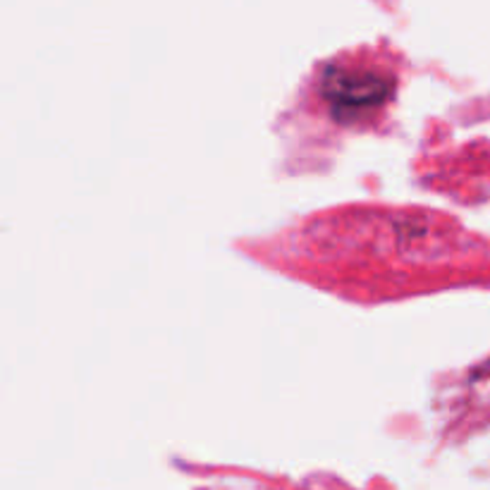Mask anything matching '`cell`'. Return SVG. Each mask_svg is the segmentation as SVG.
I'll use <instances>...</instances> for the list:
<instances>
[{"label":"cell","instance_id":"cell-1","mask_svg":"<svg viewBox=\"0 0 490 490\" xmlns=\"http://www.w3.org/2000/svg\"><path fill=\"white\" fill-rule=\"evenodd\" d=\"M388 89L390 85L379 70L359 65L354 67L340 65L337 70L325 75V98L340 112V118L379 108L380 101L388 96Z\"/></svg>","mask_w":490,"mask_h":490}]
</instances>
